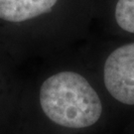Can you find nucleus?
Returning a JSON list of instances; mask_svg holds the SVG:
<instances>
[{"label":"nucleus","mask_w":134,"mask_h":134,"mask_svg":"<svg viewBox=\"0 0 134 134\" xmlns=\"http://www.w3.org/2000/svg\"><path fill=\"white\" fill-rule=\"evenodd\" d=\"M115 19L121 29L134 33V0H118L115 7Z\"/></svg>","instance_id":"4"},{"label":"nucleus","mask_w":134,"mask_h":134,"mask_svg":"<svg viewBox=\"0 0 134 134\" xmlns=\"http://www.w3.org/2000/svg\"><path fill=\"white\" fill-rule=\"evenodd\" d=\"M106 90L116 100L134 105V43L114 50L103 70Z\"/></svg>","instance_id":"2"},{"label":"nucleus","mask_w":134,"mask_h":134,"mask_svg":"<svg viewBox=\"0 0 134 134\" xmlns=\"http://www.w3.org/2000/svg\"><path fill=\"white\" fill-rule=\"evenodd\" d=\"M58 0H0V19L23 22L51 11Z\"/></svg>","instance_id":"3"},{"label":"nucleus","mask_w":134,"mask_h":134,"mask_svg":"<svg viewBox=\"0 0 134 134\" xmlns=\"http://www.w3.org/2000/svg\"><path fill=\"white\" fill-rule=\"evenodd\" d=\"M40 104L53 122L69 128H85L96 123L102 112L94 88L80 74L58 72L40 88Z\"/></svg>","instance_id":"1"}]
</instances>
